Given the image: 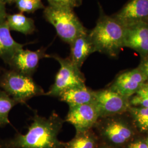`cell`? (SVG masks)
I'll use <instances>...</instances> for the list:
<instances>
[{
    "mask_svg": "<svg viewBox=\"0 0 148 148\" xmlns=\"http://www.w3.org/2000/svg\"><path fill=\"white\" fill-rule=\"evenodd\" d=\"M14 3L21 13H32L38 10L45 8L41 0H15Z\"/></svg>",
    "mask_w": 148,
    "mask_h": 148,
    "instance_id": "cell-20",
    "label": "cell"
},
{
    "mask_svg": "<svg viewBox=\"0 0 148 148\" xmlns=\"http://www.w3.org/2000/svg\"><path fill=\"white\" fill-rule=\"evenodd\" d=\"M94 97L93 103L100 119L121 114L130 108L128 98L109 88L94 91Z\"/></svg>",
    "mask_w": 148,
    "mask_h": 148,
    "instance_id": "cell-6",
    "label": "cell"
},
{
    "mask_svg": "<svg viewBox=\"0 0 148 148\" xmlns=\"http://www.w3.org/2000/svg\"><path fill=\"white\" fill-rule=\"evenodd\" d=\"M100 117L94 103L69 106L65 121L74 126L76 132L90 130L95 126Z\"/></svg>",
    "mask_w": 148,
    "mask_h": 148,
    "instance_id": "cell-7",
    "label": "cell"
},
{
    "mask_svg": "<svg viewBox=\"0 0 148 148\" xmlns=\"http://www.w3.org/2000/svg\"><path fill=\"white\" fill-rule=\"evenodd\" d=\"M130 104L133 106L148 107V84H145L133 95Z\"/></svg>",
    "mask_w": 148,
    "mask_h": 148,
    "instance_id": "cell-21",
    "label": "cell"
},
{
    "mask_svg": "<svg viewBox=\"0 0 148 148\" xmlns=\"http://www.w3.org/2000/svg\"><path fill=\"white\" fill-rule=\"evenodd\" d=\"M146 142H147V144H148V138L147 139V141H146Z\"/></svg>",
    "mask_w": 148,
    "mask_h": 148,
    "instance_id": "cell-28",
    "label": "cell"
},
{
    "mask_svg": "<svg viewBox=\"0 0 148 148\" xmlns=\"http://www.w3.org/2000/svg\"><path fill=\"white\" fill-rule=\"evenodd\" d=\"M25 44L16 42L11 36L10 29L6 21L0 24V58L7 64Z\"/></svg>",
    "mask_w": 148,
    "mask_h": 148,
    "instance_id": "cell-14",
    "label": "cell"
},
{
    "mask_svg": "<svg viewBox=\"0 0 148 148\" xmlns=\"http://www.w3.org/2000/svg\"><path fill=\"white\" fill-rule=\"evenodd\" d=\"M5 5L2 0H0V24L4 23L6 21L8 14L7 13Z\"/></svg>",
    "mask_w": 148,
    "mask_h": 148,
    "instance_id": "cell-24",
    "label": "cell"
},
{
    "mask_svg": "<svg viewBox=\"0 0 148 148\" xmlns=\"http://www.w3.org/2000/svg\"><path fill=\"white\" fill-rule=\"evenodd\" d=\"M0 87L17 104L25 103L33 97L45 95L32 76L12 69L5 70L0 76Z\"/></svg>",
    "mask_w": 148,
    "mask_h": 148,
    "instance_id": "cell-4",
    "label": "cell"
},
{
    "mask_svg": "<svg viewBox=\"0 0 148 148\" xmlns=\"http://www.w3.org/2000/svg\"><path fill=\"white\" fill-rule=\"evenodd\" d=\"M43 15L46 20L54 27L59 37L69 45L76 38L88 32L73 9L49 5L45 8Z\"/></svg>",
    "mask_w": 148,
    "mask_h": 148,
    "instance_id": "cell-3",
    "label": "cell"
},
{
    "mask_svg": "<svg viewBox=\"0 0 148 148\" xmlns=\"http://www.w3.org/2000/svg\"><path fill=\"white\" fill-rule=\"evenodd\" d=\"M58 98L60 101L67 103L69 106L93 103L94 91L86 86L75 87L62 92Z\"/></svg>",
    "mask_w": 148,
    "mask_h": 148,
    "instance_id": "cell-15",
    "label": "cell"
},
{
    "mask_svg": "<svg viewBox=\"0 0 148 148\" xmlns=\"http://www.w3.org/2000/svg\"><path fill=\"white\" fill-rule=\"evenodd\" d=\"M138 68L142 70L146 77V84H148V56L143 58Z\"/></svg>",
    "mask_w": 148,
    "mask_h": 148,
    "instance_id": "cell-23",
    "label": "cell"
},
{
    "mask_svg": "<svg viewBox=\"0 0 148 148\" xmlns=\"http://www.w3.org/2000/svg\"><path fill=\"white\" fill-rule=\"evenodd\" d=\"M49 5L74 9L82 5V0H47Z\"/></svg>",
    "mask_w": 148,
    "mask_h": 148,
    "instance_id": "cell-22",
    "label": "cell"
},
{
    "mask_svg": "<svg viewBox=\"0 0 148 148\" xmlns=\"http://www.w3.org/2000/svg\"><path fill=\"white\" fill-rule=\"evenodd\" d=\"M64 122L54 111L48 117L36 115L25 134L2 143L6 148H65L66 143L58 139Z\"/></svg>",
    "mask_w": 148,
    "mask_h": 148,
    "instance_id": "cell-1",
    "label": "cell"
},
{
    "mask_svg": "<svg viewBox=\"0 0 148 148\" xmlns=\"http://www.w3.org/2000/svg\"><path fill=\"white\" fill-rule=\"evenodd\" d=\"M128 148H148V145L146 142L138 141L130 144Z\"/></svg>",
    "mask_w": 148,
    "mask_h": 148,
    "instance_id": "cell-25",
    "label": "cell"
},
{
    "mask_svg": "<svg viewBox=\"0 0 148 148\" xmlns=\"http://www.w3.org/2000/svg\"><path fill=\"white\" fill-rule=\"evenodd\" d=\"M112 16L123 27L148 23V0H130Z\"/></svg>",
    "mask_w": 148,
    "mask_h": 148,
    "instance_id": "cell-10",
    "label": "cell"
},
{
    "mask_svg": "<svg viewBox=\"0 0 148 148\" xmlns=\"http://www.w3.org/2000/svg\"><path fill=\"white\" fill-rule=\"evenodd\" d=\"M46 51L45 48L35 51L22 48L14 54L8 65L12 70L32 76L37 69L40 60L43 58H49Z\"/></svg>",
    "mask_w": 148,
    "mask_h": 148,
    "instance_id": "cell-9",
    "label": "cell"
},
{
    "mask_svg": "<svg viewBox=\"0 0 148 148\" xmlns=\"http://www.w3.org/2000/svg\"></svg>",
    "mask_w": 148,
    "mask_h": 148,
    "instance_id": "cell-29",
    "label": "cell"
},
{
    "mask_svg": "<svg viewBox=\"0 0 148 148\" xmlns=\"http://www.w3.org/2000/svg\"><path fill=\"white\" fill-rule=\"evenodd\" d=\"M5 5H12L13 3H14L15 0H2Z\"/></svg>",
    "mask_w": 148,
    "mask_h": 148,
    "instance_id": "cell-26",
    "label": "cell"
},
{
    "mask_svg": "<svg viewBox=\"0 0 148 148\" xmlns=\"http://www.w3.org/2000/svg\"><path fill=\"white\" fill-rule=\"evenodd\" d=\"M49 58L56 59L60 64V69L55 81L45 95L58 97L66 90L85 86V79L80 69L71 62L69 58H63L58 55H49Z\"/></svg>",
    "mask_w": 148,
    "mask_h": 148,
    "instance_id": "cell-5",
    "label": "cell"
},
{
    "mask_svg": "<svg viewBox=\"0 0 148 148\" xmlns=\"http://www.w3.org/2000/svg\"><path fill=\"white\" fill-rule=\"evenodd\" d=\"M146 81L145 75L138 67L119 75L109 89L129 98L135 95Z\"/></svg>",
    "mask_w": 148,
    "mask_h": 148,
    "instance_id": "cell-8",
    "label": "cell"
},
{
    "mask_svg": "<svg viewBox=\"0 0 148 148\" xmlns=\"http://www.w3.org/2000/svg\"><path fill=\"white\" fill-rule=\"evenodd\" d=\"M123 45L136 51L142 58L148 56V23L124 27Z\"/></svg>",
    "mask_w": 148,
    "mask_h": 148,
    "instance_id": "cell-11",
    "label": "cell"
},
{
    "mask_svg": "<svg viewBox=\"0 0 148 148\" xmlns=\"http://www.w3.org/2000/svg\"><path fill=\"white\" fill-rule=\"evenodd\" d=\"M0 148H6L3 145V144L1 143L0 144Z\"/></svg>",
    "mask_w": 148,
    "mask_h": 148,
    "instance_id": "cell-27",
    "label": "cell"
},
{
    "mask_svg": "<svg viewBox=\"0 0 148 148\" xmlns=\"http://www.w3.org/2000/svg\"><path fill=\"white\" fill-rule=\"evenodd\" d=\"M95 138L90 133V130L76 132V135L70 142L66 143L65 148H95Z\"/></svg>",
    "mask_w": 148,
    "mask_h": 148,
    "instance_id": "cell-17",
    "label": "cell"
},
{
    "mask_svg": "<svg viewBox=\"0 0 148 148\" xmlns=\"http://www.w3.org/2000/svg\"><path fill=\"white\" fill-rule=\"evenodd\" d=\"M137 127L143 132H148V107L132 106L129 108Z\"/></svg>",
    "mask_w": 148,
    "mask_h": 148,
    "instance_id": "cell-19",
    "label": "cell"
},
{
    "mask_svg": "<svg viewBox=\"0 0 148 148\" xmlns=\"http://www.w3.org/2000/svg\"><path fill=\"white\" fill-rule=\"evenodd\" d=\"M5 21L10 30L19 32L24 35L32 34L35 31L34 20L21 13L8 14Z\"/></svg>",
    "mask_w": 148,
    "mask_h": 148,
    "instance_id": "cell-16",
    "label": "cell"
},
{
    "mask_svg": "<svg viewBox=\"0 0 148 148\" xmlns=\"http://www.w3.org/2000/svg\"><path fill=\"white\" fill-rule=\"evenodd\" d=\"M95 125H98L101 134L116 144L125 143L132 136L131 129L126 124L116 120H106L99 123L97 122Z\"/></svg>",
    "mask_w": 148,
    "mask_h": 148,
    "instance_id": "cell-12",
    "label": "cell"
},
{
    "mask_svg": "<svg viewBox=\"0 0 148 148\" xmlns=\"http://www.w3.org/2000/svg\"><path fill=\"white\" fill-rule=\"evenodd\" d=\"M18 104L4 90H0V127L10 123L8 115L12 109Z\"/></svg>",
    "mask_w": 148,
    "mask_h": 148,
    "instance_id": "cell-18",
    "label": "cell"
},
{
    "mask_svg": "<svg viewBox=\"0 0 148 148\" xmlns=\"http://www.w3.org/2000/svg\"><path fill=\"white\" fill-rule=\"evenodd\" d=\"M99 6V16L95 27L89 31L95 52L116 57L124 48V27L112 16L106 15Z\"/></svg>",
    "mask_w": 148,
    "mask_h": 148,
    "instance_id": "cell-2",
    "label": "cell"
},
{
    "mask_svg": "<svg viewBox=\"0 0 148 148\" xmlns=\"http://www.w3.org/2000/svg\"><path fill=\"white\" fill-rule=\"evenodd\" d=\"M70 45V54L68 58L79 69L90 55L95 52L89 31L76 38Z\"/></svg>",
    "mask_w": 148,
    "mask_h": 148,
    "instance_id": "cell-13",
    "label": "cell"
}]
</instances>
